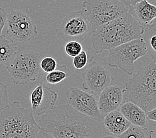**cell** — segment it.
I'll return each instance as SVG.
<instances>
[{"label": "cell", "instance_id": "1", "mask_svg": "<svg viewBox=\"0 0 156 138\" xmlns=\"http://www.w3.org/2000/svg\"><path fill=\"white\" fill-rule=\"evenodd\" d=\"M44 137H104L102 125L98 121L79 112L69 104L54 106L41 115L39 120Z\"/></svg>", "mask_w": 156, "mask_h": 138}, {"label": "cell", "instance_id": "2", "mask_svg": "<svg viewBox=\"0 0 156 138\" xmlns=\"http://www.w3.org/2000/svg\"><path fill=\"white\" fill-rule=\"evenodd\" d=\"M145 27L128 12L91 32V41L96 53L109 51L122 44L142 37Z\"/></svg>", "mask_w": 156, "mask_h": 138}, {"label": "cell", "instance_id": "3", "mask_svg": "<svg viewBox=\"0 0 156 138\" xmlns=\"http://www.w3.org/2000/svg\"><path fill=\"white\" fill-rule=\"evenodd\" d=\"M41 131L31 108L14 101L0 112V138L39 137Z\"/></svg>", "mask_w": 156, "mask_h": 138}, {"label": "cell", "instance_id": "4", "mask_svg": "<svg viewBox=\"0 0 156 138\" xmlns=\"http://www.w3.org/2000/svg\"><path fill=\"white\" fill-rule=\"evenodd\" d=\"M124 98L146 111L156 107V61L144 66L125 83Z\"/></svg>", "mask_w": 156, "mask_h": 138}, {"label": "cell", "instance_id": "5", "mask_svg": "<svg viewBox=\"0 0 156 138\" xmlns=\"http://www.w3.org/2000/svg\"><path fill=\"white\" fill-rule=\"evenodd\" d=\"M41 56L37 51H23L17 55L5 66L10 74L12 83L26 86L37 80L41 72Z\"/></svg>", "mask_w": 156, "mask_h": 138}, {"label": "cell", "instance_id": "6", "mask_svg": "<svg viewBox=\"0 0 156 138\" xmlns=\"http://www.w3.org/2000/svg\"><path fill=\"white\" fill-rule=\"evenodd\" d=\"M147 53L143 37L133 39L109 50L108 65L119 68L128 75L133 74L134 62Z\"/></svg>", "mask_w": 156, "mask_h": 138}, {"label": "cell", "instance_id": "7", "mask_svg": "<svg viewBox=\"0 0 156 138\" xmlns=\"http://www.w3.org/2000/svg\"><path fill=\"white\" fill-rule=\"evenodd\" d=\"M92 31L128 12L120 0H85L83 3Z\"/></svg>", "mask_w": 156, "mask_h": 138}, {"label": "cell", "instance_id": "8", "mask_svg": "<svg viewBox=\"0 0 156 138\" xmlns=\"http://www.w3.org/2000/svg\"><path fill=\"white\" fill-rule=\"evenodd\" d=\"M91 32L90 22L84 9L74 12L65 17L55 31L58 38L66 42H82Z\"/></svg>", "mask_w": 156, "mask_h": 138}, {"label": "cell", "instance_id": "9", "mask_svg": "<svg viewBox=\"0 0 156 138\" xmlns=\"http://www.w3.org/2000/svg\"><path fill=\"white\" fill-rule=\"evenodd\" d=\"M7 35L14 42L28 43L38 35L35 22L21 10H13L7 16Z\"/></svg>", "mask_w": 156, "mask_h": 138}, {"label": "cell", "instance_id": "10", "mask_svg": "<svg viewBox=\"0 0 156 138\" xmlns=\"http://www.w3.org/2000/svg\"><path fill=\"white\" fill-rule=\"evenodd\" d=\"M84 90L97 97L114 82V77L106 67L96 61H90L86 71L81 74Z\"/></svg>", "mask_w": 156, "mask_h": 138}, {"label": "cell", "instance_id": "11", "mask_svg": "<svg viewBox=\"0 0 156 138\" xmlns=\"http://www.w3.org/2000/svg\"><path fill=\"white\" fill-rule=\"evenodd\" d=\"M68 102L79 112L98 121H102L96 96L91 93L77 87H72L66 92Z\"/></svg>", "mask_w": 156, "mask_h": 138}, {"label": "cell", "instance_id": "12", "mask_svg": "<svg viewBox=\"0 0 156 138\" xmlns=\"http://www.w3.org/2000/svg\"><path fill=\"white\" fill-rule=\"evenodd\" d=\"M58 98L57 93L48 87L43 82L39 84L31 93L30 100L33 114L41 115L53 108Z\"/></svg>", "mask_w": 156, "mask_h": 138}, {"label": "cell", "instance_id": "13", "mask_svg": "<svg viewBox=\"0 0 156 138\" xmlns=\"http://www.w3.org/2000/svg\"><path fill=\"white\" fill-rule=\"evenodd\" d=\"M124 88L120 85H110L98 96V106L103 116L114 110H118L123 102Z\"/></svg>", "mask_w": 156, "mask_h": 138}, {"label": "cell", "instance_id": "14", "mask_svg": "<svg viewBox=\"0 0 156 138\" xmlns=\"http://www.w3.org/2000/svg\"><path fill=\"white\" fill-rule=\"evenodd\" d=\"M128 12L144 27L150 26L156 18V5L148 0H140L128 7Z\"/></svg>", "mask_w": 156, "mask_h": 138}, {"label": "cell", "instance_id": "15", "mask_svg": "<svg viewBox=\"0 0 156 138\" xmlns=\"http://www.w3.org/2000/svg\"><path fill=\"white\" fill-rule=\"evenodd\" d=\"M103 125L112 137H118L132 124L119 110L108 113L102 119Z\"/></svg>", "mask_w": 156, "mask_h": 138}, {"label": "cell", "instance_id": "16", "mask_svg": "<svg viewBox=\"0 0 156 138\" xmlns=\"http://www.w3.org/2000/svg\"><path fill=\"white\" fill-rule=\"evenodd\" d=\"M118 110L132 124L142 127L147 126L146 111L135 103L126 100L121 104Z\"/></svg>", "mask_w": 156, "mask_h": 138}, {"label": "cell", "instance_id": "17", "mask_svg": "<svg viewBox=\"0 0 156 138\" xmlns=\"http://www.w3.org/2000/svg\"><path fill=\"white\" fill-rule=\"evenodd\" d=\"M17 47L13 41L0 36V66H6L17 55Z\"/></svg>", "mask_w": 156, "mask_h": 138}, {"label": "cell", "instance_id": "18", "mask_svg": "<svg viewBox=\"0 0 156 138\" xmlns=\"http://www.w3.org/2000/svg\"><path fill=\"white\" fill-rule=\"evenodd\" d=\"M70 75V70L67 66L66 65H57L56 69L47 74L45 79L50 84H57L66 79Z\"/></svg>", "mask_w": 156, "mask_h": 138}, {"label": "cell", "instance_id": "19", "mask_svg": "<svg viewBox=\"0 0 156 138\" xmlns=\"http://www.w3.org/2000/svg\"><path fill=\"white\" fill-rule=\"evenodd\" d=\"M142 37L146 43L147 54L154 61H156V29L145 27Z\"/></svg>", "mask_w": 156, "mask_h": 138}, {"label": "cell", "instance_id": "20", "mask_svg": "<svg viewBox=\"0 0 156 138\" xmlns=\"http://www.w3.org/2000/svg\"><path fill=\"white\" fill-rule=\"evenodd\" d=\"M120 138H150L151 137V132L146 127H142L134 124L130 126L121 134Z\"/></svg>", "mask_w": 156, "mask_h": 138}, {"label": "cell", "instance_id": "21", "mask_svg": "<svg viewBox=\"0 0 156 138\" xmlns=\"http://www.w3.org/2000/svg\"><path fill=\"white\" fill-rule=\"evenodd\" d=\"M83 51V46L80 42L76 41H68L65 46V51L69 57H75Z\"/></svg>", "mask_w": 156, "mask_h": 138}, {"label": "cell", "instance_id": "22", "mask_svg": "<svg viewBox=\"0 0 156 138\" xmlns=\"http://www.w3.org/2000/svg\"><path fill=\"white\" fill-rule=\"evenodd\" d=\"M88 54L87 51H82L73 58V65L75 69L81 70L84 69L88 64Z\"/></svg>", "mask_w": 156, "mask_h": 138}, {"label": "cell", "instance_id": "23", "mask_svg": "<svg viewBox=\"0 0 156 138\" xmlns=\"http://www.w3.org/2000/svg\"><path fill=\"white\" fill-rule=\"evenodd\" d=\"M57 62L53 57H47L41 59V68L43 71L47 73H51L56 69Z\"/></svg>", "mask_w": 156, "mask_h": 138}, {"label": "cell", "instance_id": "24", "mask_svg": "<svg viewBox=\"0 0 156 138\" xmlns=\"http://www.w3.org/2000/svg\"><path fill=\"white\" fill-rule=\"evenodd\" d=\"M8 93L7 86L0 83V112L9 106Z\"/></svg>", "mask_w": 156, "mask_h": 138}, {"label": "cell", "instance_id": "25", "mask_svg": "<svg viewBox=\"0 0 156 138\" xmlns=\"http://www.w3.org/2000/svg\"><path fill=\"white\" fill-rule=\"evenodd\" d=\"M7 16H8V14L7 13L6 11L0 7V36L2 35L3 28L5 27Z\"/></svg>", "mask_w": 156, "mask_h": 138}, {"label": "cell", "instance_id": "26", "mask_svg": "<svg viewBox=\"0 0 156 138\" xmlns=\"http://www.w3.org/2000/svg\"><path fill=\"white\" fill-rule=\"evenodd\" d=\"M146 117L147 120H151L156 122V107L146 111Z\"/></svg>", "mask_w": 156, "mask_h": 138}, {"label": "cell", "instance_id": "27", "mask_svg": "<svg viewBox=\"0 0 156 138\" xmlns=\"http://www.w3.org/2000/svg\"><path fill=\"white\" fill-rule=\"evenodd\" d=\"M120 1L123 3V4L128 7H130L133 5H134L136 3H137V2L140 1V0H120ZM148 1L150 2H153V0H148Z\"/></svg>", "mask_w": 156, "mask_h": 138}, {"label": "cell", "instance_id": "28", "mask_svg": "<svg viewBox=\"0 0 156 138\" xmlns=\"http://www.w3.org/2000/svg\"><path fill=\"white\" fill-rule=\"evenodd\" d=\"M153 2V3H154V5H156V0H153V2ZM147 27L156 29V18L153 21V22H152V23L150 26H148Z\"/></svg>", "mask_w": 156, "mask_h": 138}, {"label": "cell", "instance_id": "29", "mask_svg": "<svg viewBox=\"0 0 156 138\" xmlns=\"http://www.w3.org/2000/svg\"><path fill=\"white\" fill-rule=\"evenodd\" d=\"M151 137L154 138H156V126L154 127V128L151 130Z\"/></svg>", "mask_w": 156, "mask_h": 138}]
</instances>
